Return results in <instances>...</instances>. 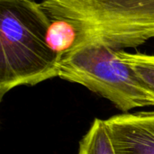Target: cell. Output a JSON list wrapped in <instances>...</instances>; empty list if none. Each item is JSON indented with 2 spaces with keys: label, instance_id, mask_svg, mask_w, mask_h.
Masks as SVG:
<instances>
[{
  "label": "cell",
  "instance_id": "obj_5",
  "mask_svg": "<svg viewBox=\"0 0 154 154\" xmlns=\"http://www.w3.org/2000/svg\"><path fill=\"white\" fill-rule=\"evenodd\" d=\"M77 154H116L106 120L96 118L82 137Z\"/></svg>",
  "mask_w": 154,
  "mask_h": 154
},
{
  "label": "cell",
  "instance_id": "obj_3",
  "mask_svg": "<svg viewBox=\"0 0 154 154\" xmlns=\"http://www.w3.org/2000/svg\"><path fill=\"white\" fill-rule=\"evenodd\" d=\"M59 78L80 84L111 101L124 113L154 106V95L134 71L103 45H86L65 53L60 60Z\"/></svg>",
  "mask_w": 154,
  "mask_h": 154
},
{
  "label": "cell",
  "instance_id": "obj_6",
  "mask_svg": "<svg viewBox=\"0 0 154 154\" xmlns=\"http://www.w3.org/2000/svg\"><path fill=\"white\" fill-rule=\"evenodd\" d=\"M76 41L77 31L69 22L51 19L46 33V42L53 51L63 56L74 47Z\"/></svg>",
  "mask_w": 154,
  "mask_h": 154
},
{
  "label": "cell",
  "instance_id": "obj_2",
  "mask_svg": "<svg viewBox=\"0 0 154 154\" xmlns=\"http://www.w3.org/2000/svg\"><path fill=\"white\" fill-rule=\"evenodd\" d=\"M41 4L51 19L68 21L76 29L77 41L70 51L90 44L123 51L154 39V0H42Z\"/></svg>",
  "mask_w": 154,
  "mask_h": 154
},
{
  "label": "cell",
  "instance_id": "obj_4",
  "mask_svg": "<svg viewBox=\"0 0 154 154\" xmlns=\"http://www.w3.org/2000/svg\"><path fill=\"white\" fill-rule=\"evenodd\" d=\"M106 124L116 154H154V111L114 116Z\"/></svg>",
  "mask_w": 154,
  "mask_h": 154
},
{
  "label": "cell",
  "instance_id": "obj_1",
  "mask_svg": "<svg viewBox=\"0 0 154 154\" xmlns=\"http://www.w3.org/2000/svg\"><path fill=\"white\" fill-rule=\"evenodd\" d=\"M51 23L41 2L0 0V100L16 87L59 77L62 56L46 42Z\"/></svg>",
  "mask_w": 154,
  "mask_h": 154
},
{
  "label": "cell",
  "instance_id": "obj_7",
  "mask_svg": "<svg viewBox=\"0 0 154 154\" xmlns=\"http://www.w3.org/2000/svg\"><path fill=\"white\" fill-rule=\"evenodd\" d=\"M117 57L127 64L143 85L154 95V54L116 51Z\"/></svg>",
  "mask_w": 154,
  "mask_h": 154
}]
</instances>
